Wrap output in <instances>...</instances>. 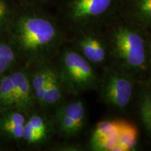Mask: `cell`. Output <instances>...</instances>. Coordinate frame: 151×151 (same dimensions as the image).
<instances>
[{"instance_id": "cell-1", "label": "cell", "mask_w": 151, "mask_h": 151, "mask_svg": "<svg viewBox=\"0 0 151 151\" xmlns=\"http://www.w3.org/2000/svg\"><path fill=\"white\" fill-rule=\"evenodd\" d=\"M11 39L27 62L42 65L58 55L63 48L65 35L53 17L31 9L22 12L14 20Z\"/></svg>"}, {"instance_id": "cell-2", "label": "cell", "mask_w": 151, "mask_h": 151, "mask_svg": "<svg viewBox=\"0 0 151 151\" xmlns=\"http://www.w3.org/2000/svg\"><path fill=\"white\" fill-rule=\"evenodd\" d=\"M111 67L141 76L149 70L148 29L134 20L116 15L102 28Z\"/></svg>"}, {"instance_id": "cell-3", "label": "cell", "mask_w": 151, "mask_h": 151, "mask_svg": "<svg viewBox=\"0 0 151 151\" xmlns=\"http://www.w3.org/2000/svg\"><path fill=\"white\" fill-rule=\"evenodd\" d=\"M122 0H62L60 17L71 35L102 29L118 14Z\"/></svg>"}, {"instance_id": "cell-4", "label": "cell", "mask_w": 151, "mask_h": 151, "mask_svg": "<svg viewBox=\"0 0 151 151\" xmlns=\"http://www.w3.org/2000/svg\"><path fill=\"white\" fill-rule=\"evenodd\" d=\"M56 71L66 91L77 95L97 89L100 77L94 66L71 47H65L58 53Z\"/></svg>"}, {"instance_id": "cell-5", "label": "cell", "mask_w": 151, "mask_h": 151, "mask_svg": "<svg viewBox=\"0 0 151 151\" xmlns=\"http://www.w3.org/2000/svg\"><path fill=\"white\" fill-rule=\"evenodd\" d=\"M135 78L111 66L105 67L97 87L103 102L115 110L124 111L133 97Z\"/></svg>"}, {"instance_id": "cell-6", "label": "cell", "mask_w": 151, "mask_h": 151, "mask_svg": "<svg viewBox=\"0 0 151 151\" xmlns=\"http://www.w3.org/2000/svg\"><path fill=\"white\" fill-rule=\"evenodd\" d=\"M72 47L93 66L109 61V51L102 29H89L72 35Z\"/></svg>"}, {"instance_id": "cell-7", "label": "cell", "mask_w": 151, "mask_h": 151, "mask_svg": "<svg viewBox=\"0 0 151 151\" xmlns=\"http://www.w3.org/2000/svg\"><path fill=\"white\" fill-rule=\"evenodd\" d=\"M123 120H104L97 122L89 140L93 151H114L120 134Z\"/></svg>"}, {"instance_id": "cell-8", "label": "cell", "mask_w": 151, "mask_h": 151, "mask_svg": "<svg viewBox=\"0 0 151 151\" xmlns=\"http://www.w3.org/2000/svg\"><path fill=\"white\" fill-rule=\"evenodd\" d=\"M14 87L16 108L27 111L33 107L36 102L31 83V77L26 71H16L11 76Z\"/></svg>"}, {"instance_id": "cell-9", "label": "cell", "mask_w": 151, "mask_h": 151, "mask_svg": "<svg viewBox=\"0 0 151 151\" xmlns=\"http://www.w3.org/2000/svg\"><path fill=\"white\" fill-rule=\"evenodd\" d=\"M118 14L151 29V0H122Z\"/></svg>"}, {"instance_id": "cell-10", "label": "cell", "mask_w": 151, "mask_h": 151, "mask_svg": "<svg viewBox=\"0 0 151 151\" xmlns=\"http://www.w3.org/2000/svg\"><path fill=\"white\" fill-rule=\"evenodd\" d=\"M55 73V69L48 67L46 65H39V67L36 70L34 74L30 76L36 102L39 105L42 101L49 81Z\"/></svg>"}, {"instance_id": "cell-11", "label": "cell", "mask_w": 151, "mask_h": 151, "mask_svg": "<svg viewBox=\"0 0 151 151\" xmlns=\"http://www.w3.org/2000/svg\"><path fill=\"white\" fill-rule=\"evenodd\" d=\"M139 132L134 124L123 120L119 137V140L115 151L134 150L138 145Z\"/></svg>"}, {"instance_id": "cell-12", "label": "cell", "mask_w": 151, "mask_h": 151, "mask_svg": "<svg viewBox=\"0 0 151 151\" xmlns=\"http://www.w3.org/2000/svg\"><path fill=\"white\" fill-rule=\"evenodd\" d=\"M65 87L62 83L58 73H55L47 86L46 92L40 106L43 108L54 106L61 103Z\"/></svg>"}, {"instance_id": "cell-13", "label": "cell", "mask_w": 151, "mask_h": 151, "mask_svg": "<svg viewBox=\"0 0 151 151\" xmlns=\"http://www.w3.org/2000/svg\"><path fill=\"white\" fill-rule=\"evenodd\" d=\"M62 111L73 120H74L81 129L84 127L86 122V111L83 102L81 100L76 99L68 101L67 103H60L57 108Z\"/></svg>"}, {"instance_id": "cell-14", "label": "cell", "mask_w": 151, "mask_h": 151, "mask_svg": "<svg viewBox=\"0 0 151 151\" xmlns=\"http://www.w3.org/2000/svg\"><path fill=\"white\" fill-rule=\"evenodd\" d=\"M139 112L145 129L151 135V91L142 89L139 97Z\"/></svg>"}, {"instance_id": "cell-15", "label": "cell", "mask_w": 151, "mask_h": 151, "mask_svg": "<svg viewBox=\"0 0 151 151\" xmlns=\"http://www.w3.org/2000/svg\"><path fill=\"white\" fill-rule=\"evenodd\" d=\"M0 106L4 109L16 106L14 87L11 76L3 77L0 81Z\"/></svg>"}, {"instance_id": "cell-16", "label": "cell", "mask_w": 151, "mask_h": 151, "mask_svg": "<svg viewBox=\"0 0 151 151\" xmlns=\"http://www.w3.org/2000/svg\"><path fill=\"white\" fill-rule=\"evenodd\" d=\"M55 119L60 132L66 137H75L82 129L74 120L58 109L55 110Z\"/></svg>"}, {"instance_id": "cell-17", "label": "cell", "mask_w": 151, "mask_h": 151, "mask_svg": "<svg viewBox=\"0 0 151 151\" xmlns=\"http://www.w3.org/2000/svg\"><path fill=\"white\" fill-rule=\"evenodd\" d=\"M50 132L35 129L24 124L22 139L29 145H38L45 142Z\"/></svg>"}, {"instance_id": "cell-18", "label": "cell", "mask_w": 151, "mask_h": 151, "mask_svg": "<svg viewBox=\"0 0 151 151\" xmlns=\"http://www.w3.org/2000/svg\"><path fill=\"white\" fill-rule=\"evenodd\" d=\"M25 116L22 112L19 111H11L6 112L0 118V129L14 125V124H25Z\"/></svg>"}, {"instance_id": "cell-19", "label": "cell", "mask_w": 151, "mask_h": 151, "mask_svg": "<svg viewBox=\"0 0 151 151\" xmlns=\"http://www.w3.org/2000/svg\"><path fill=\"white\" fill-rule=\"evenodd\" d=\"M25 124L35 129L50 132V125L48 119L39 113H33L26 121Z\"/></svg>"}, {"instance_id": "cell-20", "label": "cell", "mask_w": 151, "mask_h": 151, "mask_svg": "<svg viewBox=\"0 0 151 151\" xmlns=\"http://www.w3.org/2000/svg\"><path fill=\"white\" fill-rule=\"evenodd\" d=\"M0 60L11 65L16 60V54L11 46L0 42Z\"/></svg>"}, {"instance_id": "cell-21", "label": "cell", "mask_w": 151, "mask_h": 151, "mask_svg": "<svg viewBox=\"0 0 151 151\" xmlns=\"http://www.w3.org/2000/svg\"><path fill=\"white\" fill-rule=\"evenodd\" d=\"M24 124H14L10 127L5 128L1 132H3L4 134L14 140H20L22 139V135L24 132Z\"/></svg>"}, {"instance_id": "cell-22", "label": "cell", "mask_w": 151, "mask_h": 151, "mask_svg": "<svg viewBox=\"0 0 151 151\" xmlns=\"http://www.w3.org/2000/svg\"><path fill=\"white\" fill-rule=\"evenodd\" d=\"M9 7L5 0H0V28L3 26L8 18Z\"/></svg>"}, {"instance_id": "cell-23", "label": "cell", "mask_w": 151, "mask_h": 151, "mask_svg": "<svg viewBox=\"0 0 151 151\" xmlns=\"http://www.w3.org/2000/svg\"><path fill=\"white\" fill-rule=\"evenodd\" d=\"M55 150H62V151H81L84 149L81 145L78 144H72V143H67V144L60 145V146L55 147Z\"/></svg>"}, {"instance_id": "cell-24", "label": "cell", "mask_w": 151, "mask_h": 151, "mask_svg": "<svg viewBox=\"0 0 151 151\" xmlns=\"http://www.w3.org/2000/svg\"><path fill=\"white\" fill-rule=\"evenodd\" d=\"M9 66L10 65H9V64L0 60V75L2 74L3 73H4L5 71L8 69Z\"/></svg>"}, {"instance_id": "cell-25", "label": "cell", "mask_w": 151, "mask_h": 151, "mask_svg": "<svg viewBox=\"0 0 151 151\" xmlns=\"http://www.w3.org/2000/svg\"><path fill=\"white\" fill-rule=\"evenodd\" d=\"M149 57H148V63H149V70L151 71V37L149 39Z\"/></svg>"}, {"instance_id": "cell-26", "label": "cell", "mask_w": 151, "mask_h": 151, "mask_svg": "<svg viewBox=\"0 0 151 151\" xmlns=\"http://www.w3.org/2000/svg\"><path fill=\"white\" fill-rule=\"evenodd\" d=\"M35 2H43V1H46L47 0H32Z\"/></svg>"}]
</instances>
